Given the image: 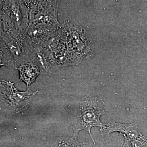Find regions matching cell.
Masks as SVG:
<instances>
[{
    "instance_id": "5b68a950",
    "label": "cell",
    "mask_w": 147,
    "mask_h": 147,
    "mask_svg": "<svg viewBox=\"0 0 147 147\" xmlns=\"http://www.w3.org/2000/svg\"><path fill=\"white\" fill-rule=\"evenodd\" d=\"M102 137L108 136L113 132H118L127 137L130 141H142L147 139L141 133L137 122L131 123H121L111 121L103 124L100 128Z\"/></svg>"
},
{
    "instance_id": "5bb4252c",
    "label": "cell",
    "mask_w": 147,
    "mask_h": 147,
    "mask_svg": "<svg viewBox=\"0 0 147 147\" xmlns=\"http://www.w3.org/2000/svg\"><path fill=\"white\" fill-rule=\"evenodd\" d=\"M2 27H3V21L1 19H0V35H2L3 33V32L2 30L4 28H3Z\"/></svg>"
},
{
    "instance_id": "6da1fadb",
    "label": "cell",
    "mask_w": 147,
    "mask_h": 147,
    "mask_svg": "<svg viewBox=\"0 0 147 147\" xmlns=\"http://www.w3.org/2000/svg\"><path fill=\"white\" fill-rule=\"evenodd\" d=\"M104 106V101L97 97L88 96L78 102L69 120L74 131L73 138L76 139L79 131L85 130L89 134L94 144H95L91 130L93 127L102 126L100 118L105 113Z\"/></svg>"
},
{
    "instance_id": "3957f363",
    "label": "cell",
    "mask_w": 147,
    "mask_h": 147,
    "mask_svg": "<svg viewBox=\"0 0 147 147\" xmlns=\"http://www.w3.org/2000/svg\"><path fill=\"white\" fill-rule=\"evenodd\" d=\"M4 46L10 57L11 66L18 68L22 64L33 61L34 47L26 37L14 36L7 32L1 35Z\"/></svg>"
},
{
    "instance_id": "30bf717a",
    "label": "cell",
    "mask_w": 147,
    "mask_h": 147,
    "mask_svg": "<svg viewBox=\"0 0 147 147\" xmlns=\"http://www.w3.org/2000/svg\"><path fill=\"white\" fill-rule=\"evenodd\" d=\"M51 147H90L86 143L77 142L73 138H58Z\"/></svg>"
},
{
    "instance_id": "277c9868",
    "label": "cell",
    "mask_w": 147,
    "mask_h": 147,
    "mask_svg": "<svg viewBox=\"0 0 147 147\" xmlns=\"http://www.w3.org/2000/svg\"><path fill=\"white\" fill-rule=\"evenodd\" d=\"M28 1L30 24L61 26L57 18V1Z\"/></svg>"
},
{
    "instance_id": "9a60e30c",
    "label": "cell",
    "mask_w": 147,
    "mask_h": 147,
    "mask_svg": "<svg viewBox=\"0 0 147 147\" xmlns=\"http://www.w3.org/2000/svg\"><path fill=\"white\" fill-rule=\"evenodd\" d=\"M4 65L3 64L1 63H0V67H1V66H2Z\"/></svg>"
},
{
    "instance_id": "8fae6325",
    "label": "cell",
    "mask_w": 147,
    "mask_h": 147,
    "mask_svg": "<svg viewBox=\"0 0 147 147\" xmlns=\"http://www.w3.org/2000/svg\"><path fill=\"white\" fill-rule=\"evenodd\" d=\"M131 147H147V139L142 141H131Z\"/></svg>"
},
{
    "instance_id": "4fadbf2b",
    "label": "cell",
    "mask_w": 147,
    "mask_h": 147,
    "mask_svg": "<svg viewBox=\"0 0 147 147\" xmlns=\"http://www.w3.org/2000/svg\"><path fill=\"white\" fill-rule=\"evenodd\" d=\"M92 147H106L105 146V145L102 144L101 142H99V141H97L95 142V144H94L93 146Z\"/></svg>"
},
{
    "instance_id": "9c48e42d",
    "label": "cell",
    "mask_w": 147,
    "mask_h": 147,
    "mask_svg": "<svg viewBox=\"0 0 147 147\" xmlns=\"http://www.w3.org/2000/svg\"><path fill=\"white\" fill-rule=\"evenodd\" d=\"M18 69L20 73V80L26 84L28 90L29 86L34 82L40 73L38 66L34 62H28L22 64Z\"/></svg>"
},
{
    "instance_id": "7a4b0ae2",
    "label": "cell",
    "mask_w": 147,
    "mask_h": 147,
    "mask_svg": "<svg viewBox=\"0 0 147 147\" xmlns=\"http://www.w3.org/2000/svg\"><path fill=\"white\" fill-rule=\"evenodd\" d=\"M2 16L6 32L14 36H23L30 24L28 1H3Z\"/></svg>"
},
{
    "instance_id": "52a82bcc",
    "label": "cell",
    "mask_w": 147,
    "mask_h": 147,
    "mask_svg": "<svg viewBox=\"0 0 147 147\" xmlns=\"http://www.w3.org/2000/svg\"><path fill=\"white\" fill-rule=\"evenodd\" d=\"M60 27L61 26L29 24L24 35L33 47L42 46Z\"/></svg>"
},
{
    "instance_id": "7c38bea8",
    "label": "cell",
    "mask_w": 147,
    "mask_h": 147,
    "mask_svg": "<svg viewBox=\"0 0 147 147\" xmlns=\"http://www.w3.org/2000/svg\"><path fill=\"white\" fill-rule=\"evenodd\" d=\"M117 147H131V143L127 137L124 136L123 140H119Z\"/></svg>"
},
{
    "instance_id": "ba28073f",
    "label": "cell",
    "mask_w": 147,
    "mask_h": 147,
    "mask_svg": "<svg viewBox=\"0 0 147 147\" xmlns=\"http://www.w3.org/2000/svg\"><path fill=\"white\" fill-rule=\"evenodd\" d=\"M34 59L33 62L39 67L40 71L49 75L60 67L53 55L41 46L34 47Z\"/></svg>"
},
{
    "instance_id": "8992f818",
    "label": "cell",
    "mask_w": 147,
    "mask_h": 147,
    "mask_svg": "<svg viewBox=\"0 0 147 147\" xmlns=\"http://www.w3.org/2000/svg\"><path fill=\"white\" fill-rule=\"evenodd\" d=\"M28 90L25 92L18 91L13 83L0 81V99L13 110H19V106L22 105V100L25 102L26 100H29L32 95L36 93Z\"/></svg>"
}]
</instances>
